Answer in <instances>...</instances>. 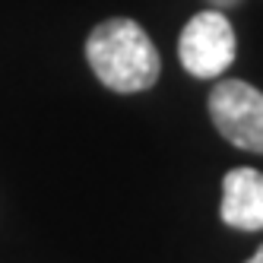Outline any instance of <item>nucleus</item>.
I'll use <instances>...</instances> for the list:
<instances>
[{
  "instance_id": "obj_3",
  "label": "nucleus",
  "mask_w": 263,
  "mask_h": 263,
  "mask_svg": "<svg viewBox=\"0 0 263 263\" xmlns=\"http://www.w3.org/2000/svg\"><path fill=\"white\" fill-rule=\"evenodd\" d=\"M210 118L238 149L263 156V92L244 80H222L210 92Z\"/></svg>"
},
{
  "instance_id": "obj_5",
  "label": "nucleus",
  "mask_w": 263,
  "mask_h": 263,
  "mask_svg": "<svg viewBox=\"0 0 263 263\" xmlns=\"http://www.w3.org/2000/svg\"><path fill=\"white\" fill-rule=\"evenodd\" d=\"M210 4H213L216 10H229V7H238L241 0H210Z\"/></svg>"
},
{
  "instance_id": "obj_6",
  "label": "nucleus",
  "mask_w": 263,
  "mask_h": 263,
  "mask_svg": "<svg viewBox=\"0 0 263 263\" xmlns=\"http://www.w3.org/2000/svg\"><path fill=\"white\" fill-rule=\"evenodd\" d=\"M248 263H263V244H260V248H257V254L248 260Z\"/></svg>"
},
{
  "instance_id": "obj_4",
  "label": "nucleus",
  "mask_w": 263,
  "mask_h": 263,
  "mask_svg": "<svg viewBox=\"0 0 263 263\" xmlns=\"http://www.w3.org/2000/svg\"><path fill=\"white\" fill-rule=\"evenodd\" d=\"M219 216L238 232H263V172L232 168L222 181Z\"/></svg>"
},
{
  "instance_id": "obj_2",
  "label": "nucleus",
  "mask_w": 263,
  "mask_h": 263,
  "mask_svg": "<svg viewBox=\"0 0 263 263\" xmlns=\"http://www.w3.org/2000/svg\"><path fill=\"white\" fill-rule=\"evenodd\" d=\"M238 54V39L222 10H203L187 20L178 39V58L184 70L197 80H216L232 67Z\"/></svg>"
},
{
  "instance_id": "obj_1",
  "label": "nucleus",
  "mask_w": 263,
  "mask_h": 263,
  "mask_svg": "<svg viewBox=\"0 0 263 263\" xmlns=\"http://www.w3.org/2000/svg\"><path fill=\"white\" fill-rule=\"evenodd\" d=\"M86 61L115 92H143L159 80L162 58L134 20H105L86 39Z\"/></svg>"
}]
</instances>
